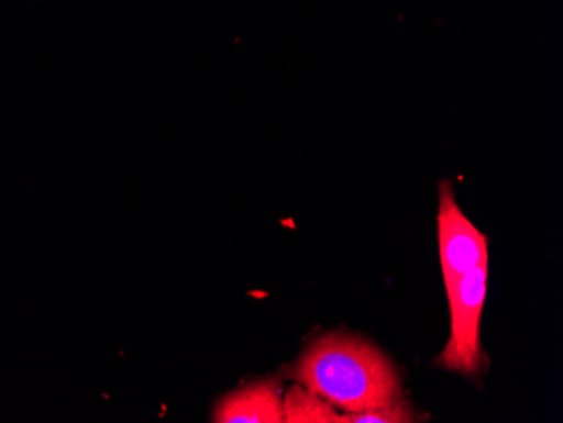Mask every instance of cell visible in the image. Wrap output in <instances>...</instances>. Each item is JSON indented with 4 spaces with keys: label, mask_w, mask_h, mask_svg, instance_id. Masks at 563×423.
Segmentation results:
<instances>
[{
    "label": "cell",
    "mask_w": 563,
    "mask_h": 423,
    "mask_svg": "<svg viewBox=\"0 0 563 423\" xmlns=\"http://www.w3.org/2000/svg\"><path fill=\"white\" fill-rule=\"evenodd\" d=\"M292 378L344 413L404 402L390 359L373 344L344 334H328L307 347Z\"/></svg>",
    "instance_id": "obj_1"
},
{
    "label": "cell",
    "mask_w": 563,
    "mask_h": 423,
    "mask_svg": "<svg viewBox=\"0 0 563 423\" xmlns=\"http://www.w3.org/2000/svg\"><path fill=\"white\" fill-rule=\"evenodd\" d=\"M488 292V264L467 271L457 287L448 293L451 305V337L438 365L461 375H474L484 366L479 326L484 301Z\"/></svg>",
    "instance_id": "obj_2"
},
{
    "label": "cell",
    "mask_w": 563,
    "mask_h": 423,
    "mask_svg": "<svg viewBox=\"0 0 563 423\" xmlns=\"http://www.w3.org/2000/svg\"><path fill=\"white\" fill-rule=\"evenodd\" d=\"M439 248L448 293L467 271L488 264V238L459 208L454 189L448 181L439 188Z\"/></svg>",
    "instance_id": "obj_3"
},
{
    "label": "cell",
    "mask_w": 563,
    "mask_h": 423,
    "mask_svg": "<svg viewBox=\"0 0 563 423\" xmlns=\"http://www.w3.org/2000/svg\"><path fill=\"white\" fill-rule=\"evenodd\" d=\"M218 423H282L284 397L277 381L265 380L240 388L218 402L213 413Z\"/></svg>",
    "instance_id": "obj_4"
},
{
    "label": "cell",
    "mask_w": 563,
    "mask_h": 423,
    "mask_svg": "<svg viewBox=\"0 0 563 423\" xmlns=\"http://www.w3.org/2000/svg\"><path fill=\"white\" fill-rule=\"evenodd\" d=\"M341 413L314 391L297 383L284 397L286 423H338Z\"/></svg>",
    "instance_id": "obj_5"
},
{
    "label": "cell",
    "mask_w": 563,
    "mask_h": 423,
    "mask_svg": "<svg viewBox=\"0 0 563 423\" xmlns=\"http://www.w3.org/2000/svg\"><path fill=\"white\" fill-rule=\"evenodd\" d=\"M417 415L404 402L357 413H341L338 423H412Z\"/></svg>",
    "instance_id": "obj_6"
}]
</instances>
